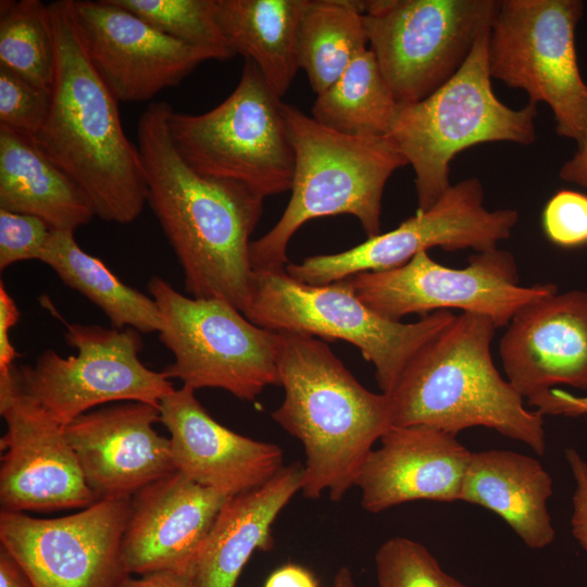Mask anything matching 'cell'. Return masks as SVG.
<instances>
[{"mask_svg": "<svg viewBox=\"0 0 587 587\" xmlns=\"http://www.w3.org/2000/svg\"><path fill=\"white\" fill-rule=\"evenodd\" d=\"M175 471L130 497L122 540L126 572L170 571L193 578L200 550L228 500Z\"/></svg>", "mask_w": 587, "mask_h": 587, "instance_id": "19", "label": "cell"}, {"mask_svg": "<svg viewBox=\"0 0 587 587\" xmlns=\"http://www.w3.org/2000/svg\"><path fill=\"white\" fill-rule=\"evenodd\" d=\"M0 66L51 91L55 48L49 4L0 1Z\"/></svg>", "mask_w": 587, "mask_h": 587, "instance_id": "30", "label": "cell"}, {"mask_svg": "<svg viewBox=\"0 0 587 587\" xmlns=\"http://www.w3.org/2000/svg\"><path fill=\"white\" fill-rule=\"evenodd\" d=\"M264 587H319V584L309 570L289 563L275 570L267 577Z\"/></svg>", "mask_w": 587, "mask_h": 587, "instance_id": "39", "label": "cell"}, {"mask_svg": "<svg viewBox=\"0 0 587 587\" xmlns=\"http://www.w3.org/2000/svg\"><path fill=\"white\" fill-rule=\"evenodd\" d=\"M52 229L42 220L0 209V270L40 259Z\"/></svg>", "mask_w": 587, "mask_h": 587, "instance_id": "34", "label": "cell"}, {"mask_svg": "<svg viewBox=\"0 0 587 587\" xmlns=\"http://www.w3.org/2000/svg\"><path fill=\"white\" fill-rule=\"evenodd\" d=\"M39 261L64 285L96 304L112 327L159 332L160 312L154 299L123 283L101 260L84 251L74 232L52 229Z\"/></svg>", "mask_w": 587, "mask_h": 587, "instance_id": "27", "label": "cell"}, {"mask_svg": "<svg viewBox=\"0 0 587 587\" xmlns=\"http://www.w3.org/2000/svg\"><path fill=\"white\" fill-rule=\"evenodd\" d=\"M565 458L576 485L573 495L572 533L587 551V463L573 448L565 450Z\"/></svg>", "mask_w": 587, "mask_h": 587, "instance_id": "36", "label": "cell"}, {"mask_svg": "<svg viewBox=\"0 0 587 587\" xmlns=\"http://www.w3.org/2000/svg\"><path fill=\"white\" fill-rule=\"evenodd\" d=\"M73 8L89 58L117 101H147L202 62L225 61L161 33L113 0H73Z\"/></svg>", "mask_w": 587, "mask_h": 587, "instance_id": "17", "label": "cell"}, {"mask_svg": "<svg viewBox=\"0 0 587 587\" xmlns=\"http://www.w3.org/2000/svg\"><path fill=\"white\" fill-rule=\"evenodd\" d=\"M580 0H499L490 26L491 78L547 103L559 136L580 143L587 126V85L578 70L575 29Z\"/></svg>", "mask_w": 587, "mask_h": 587, "instance_id": "10", "label": "cell"}, {"mask_svg": "<svg viewBox=\"0 0 587 587\" xmlns=\"http://www.w3.org/2000/svg\"><path fill=\"white\" fill-rule=\"evenodd\" d=\"M295 150L291 196L278 222L250 243L253 270H284L287 246L304 223L323 216H355L367 237L382 233V199L392 173L408 165L389 136H350L283 103Z\"/></svg>", "mask_w": 587, "mask_h": 587, "instance_id": "5", "label": "cell"}, {"mask_svg": "<svg viewBox=\"0 0 587 587\" xmlns=\"http://www.w3.org/2000/svg\"><path fill=\"white\" fill-rule=\"evenodd\" d=\"M245 316L272 332H292L341 339L355 346L375 367L377 384L388 394L413 354L455 317L436 311L415 323L387 320L355 295L348 278L309 285L286 270H253Z\"/></svg>", "mask_w": 587, "mask_h": 587, "instance_id": "7", "label": "cell"}, {"mask_svg": "<svg viewBox=\"0 0 587 587\" xmlns=\"http://www.w3.org/2000/svg\"><path fill=\"white\" fill-rule=\"evenodd\" d=\"M159 411L176 471L197 484L232 497L261 487L284 466L280 447L228 429L189 387L165 396Z\"/></svg>", "mask_w": 587, "mask_h": 587, "instance_id": "21", "label": "cell"}, {"mask_svg": "<svg viewBox=\"0 0 587 587\" xmlns=\"http://www.w3.org/2000/svg\"><path fill=\"white\" fill-rule=\"evenodd\" d=\"M51 105V91L0 66V125L34 138Z\"/></svg>", "mask_w": 587, "mask_h": 587, "instance_id": "33", "label": "cell"}, {"mask_svg": "<svg viewBox=\"0 0 587 587\" xmlns=\"http://www.w3.org/2000/svg\"><path fill=\"white\" fill-rule=\"evenodd\" d=\"M161 33L190 46L221 53H236L218 21L217 0H113Z\"/></svg>", "mask_w": 587, "mask_h": 587, "instance_id": "31", "label": "cell"}, {"mask_svg": "<svg viewBox=\"0 0 587 587\" xmlns=\"http://www.w3.org/2000/svg\"><path fill=\"white\" fill-rule=\"evenodd\" d=\"M0 587H35L16 560L0 546Z\"/></svg>", "mask_w": 587, "mask_h": 587, "instance_id": "42", "label": "cell"}, {"mask_svg": "<svg viewBox=\"0 0 587 587\" xmlns=\"http://www.w3.org/2000/svg\"><path fill=\"white\" fill-rule=\"evenodd\" d=\"M489 35L490 28L446 84L421 101L398 105L387 136L413 168L416 212L430 209L450 188V163L466 148L496 141L529 146L536 140V104L512 109L494 93Z\"/></svg>", "mask_w": 587, "mask_h": 587, "instance_id": "6", "label": "cell"}, {"mask_svg": "<svg viewBox=\"0 0 587 587\" xmlns=\"http://www.w3.org/2000/svg\"><path fill=\"white\" fill-rule=\"evenodd\" d=\"M499 354L507 380L526 400L557 385L587 390V291H557L521 309Z\"/></svg>", "mask_w": 587, "mask_h": 587, "instance_id": "20", "label": "cell"}, {"mask_svg": "<svg viewBox=\"0 0 587 587\" xmlns=\"http://www.w3.org/2000/svg\"><path fill=\"white\" fill-rule=\"evenodd\" d=\"M302 477L303 465H284L261 487L228 498L198 555L196 587H235L253 551L272 547V524L301 490Z\"/></svg>", "mask_w": 587, "mask_h": 587, "instance_id": "23", "label": "cell"}, {"mask_svg": "<svg viewBox=\"0 0 587 587\" xmlns=\"http://www.w3.org/2000/svg\"><path fill=\"white\" fill-rule=\"evenodd\" d=\"M398 105L374 53L367 48L333 85L317 95L312 117L350 136H387Z\"/></svg>", "mask_w": 587, "mask_h": 587, "instance_id": "29", "label": "cell"}, {"mask_svg": "<svg viewBox=\"0 0 587 587\" xmlns=\"http://www.w3.org/2000/svg\"><path fill=\"white\" fill-rule=\"evenodd\" d=\"M130 498L98 500L54 519L1 510L0 546L35 587H118Z\"/></svg>", "mask_w": 587, "mask_h": 587, "instance_id": "15", "label": "cell"}, {"mask_svg": "<svg viewBox=\"0 0 587 587\" xmlns=\"http://www.w3.org/2000/svg\"><path fill=\"white\" fill-rule=\"evenodd\" d=\"M0 209L75 232L96 216L82 189L29 136L0 125Z\"/></svg>", "mask_w": 587, "mask_h": 587, "instance_id": "25", "label": "cell"}, {"mask_svg": "<svg viewBox=\"0 0 587 587\" xmlns=\"http://www.w3.org/2000/svg\"><path fill=\"white\" fill-rule=\"evenodd\" d=\"M332 587H355L352 573L348 567L342 566L337 571Z\"/></svg>", "mask_w": 587, "mask_h": 587, "instance_id": "43", "label": "cell"}, {"mask_svg": "<svg viewBox=\"0 0 587 587\" xmlns=\"http://www.w3.org/2000/svg\"><path fill=\"white\" fill-rule=\"evenodd\" d=\"M301 5L302 0H217L218 21L230 48L255 64L279 98L300 68Z\"/></svg>", "mask_w": 587, "mask_h": 587, "instance_id": "26", "label": "cell"}, {"mask_svg": "<svg viewBox=\"0 0 587 587\" xmlns=\"http://www.w3.org/2000/svg\"><path fill=\"white\" fill-rule=\"evenodd\" d=\"M359 1L302 0L297 27L299 67L320 95L367 48Z\"/></svg>", "mask_w": 587, "mask_h": 587, "instance_id": "28", "label": "cell"}, {"mask_svg": "<svg viewBox=\"0 0 587 587\" xmlns=\"http://www.w3.org/2000/svg\"><path fill=\"white\" fill-rule=\"evenodd\" d=\"M354 483L371 513L414 501H460L472 455L455 435L427 426H391Z\"/></svg>", "mask_w": 587, "mask_h": 587, "instance_id": "22", "label": "cell"}, {"mask_svg": "<svg viewBox=\"0 0 587 587\" xmlns=\"http://www.w3.org/2000/svg\"><path fill=\"white\" fill-rule=\"evenodd\" d=\"M166 122L176 151L197 173L240 183L263 199L291 189L295 150L283 102L252 61L218 105L202 114L171 109Z\"/></svg>", "mask_w": 587, "mask_h": 587, "instance_id": "8", "label": "cell"}, {"mask_svg": "<svg viewBox=\"0 0 587 587\" xmlns=\"http://www.w3.org/2000/svg\"><path fill=\"white\" fill-rule=\"evenodd\" d=\"M371 50L398 103L446 84L490 28L499 0L359 1Z\"/></svg>", "mask_w": 587, "mask_h": 587, "instance_id": "11", "label": "cell"}, {"mask_svg": "<svg viewBox=\"0 0 587 587\" xmlns=\"http://www.w3.org/2000/svg\"><path fill=\"white\" fill-rule=\"evenodd\" d=\"M359 299L378 315L399 322L408 314L459 309L508 326L524 307L558 291L553 284H520L514 257L505 250L476 252L452 268L419 252L408 263L348 277Z\"/></svg>", "mask_w": 587, "mask_h": 587, "instance_id": "13", "label": "cell"}, {"mask_svg": "<svg viewBox=\"0 0 587 587\" xmlns=\"http://www.w3.org/2000/svg\"><path fill=\"white\" fill-rule=\"evenodd\" d=\"M118 587H196L193 578L170 571L153 572L134 578L128 575Z\"/></svg>", "mask_w": 587, "mask_h": 587, "instance_id": "40", "label": "cell"}, {"mask_svg": "<svg viewBox=\"0 0 587 587\" xmlns=\"http://www.w3.org/2000/svg\"><path fill=\"white\" fill-rule=\"evenodd\" d=\"M65 341L77 353L67 358L48 349L34 365L16 369L22 389L63 426L79 415L116 402L159 408L175 388L164 373L139 359L140 332L65 323Z\"/></svg>", "mask_w": 587, "mask_h": 587, "instance_id": "12", "label": "cell"}, {"mask_svg": "<svg viewBox=\"0 0 587 587\" xmlns=\"http://www.w3.org/2000/svg\"><path fill=\"white\" fill-rule=\"evenodd\" d=\"M552 478L532 457L510 450L472 452L460 501L499 515L530 549L548 547L555 538L548 500Z\"/></svg>", "mask_w": 587, "mask_h": 587, "instance_id": "24", "label": "cell"}, {"mask_svg": "<svg viewBox=\"0 0 587 587\" xmlns=\"http://www.w3.org/2000/svg\"><path fill=\"white\" fill-rule=\"evenodd\" d=\"M519 221L513 209L488 210L477 177L465 178L450 188L427 211L403 221L397 228L335 254L289 263L286 272L309 285H325L364 272H383L408 263L419 252L439 247L447 251L498 248Z\"/></svg>", "mask_w": 587, "mask_h": 587, "instance_id": "14", "label": "cell"}, {"mask_svg": "<svg viewBox=\"0 0 587 587\" xmlns=\"http://www.w3.org/2000/svg\"><path fill=\"white\" fill-rule=\"evenodd\" d=\"M540 414L576 417L587 415V396H575L559 388L549 389L527 400Z\"/></svg>", "mask_w": 587, "mask_h": 587, "instance_id": "37", "label": "cell"}, {"mask_svg": "<svg viewBox=\"0 0 587 587\" xmlns=\"http://www.w3.org/2000/svg\"><path fill=\"white\" fill-rule=\"evenodd\" d=\"M158 422V407L125 401L88 411L64 426L97 500L130 498L176 471L170 438L153 428Z\"/></svg>", "mask_w": 587, "mask_h": 587, "instance_id": "18", "label": "cell"}, {"mask_svg": "<svg viewBox=\"0 0 587 587\" xmlns=\"http://www.w3.org/2000/svg\"><path fill=\"white\" fill-rule=\"evenodd\" d=\"M20 320V311L9 295L3 282L0 283V375L8 374L13 367L17 352L11 340L10 330Z\"/></svg>", "mask_w": 587, "mask_h": 587, "instance_id": "38", "label": "cell"}, {"mask_svg": "<svg viewBox=\"0 0 587 587\" xmlns=\"http://www.w3.org/2000/svg\"><path fill=\"white\" fill-rule=\"evenodd\" d=\"M0 503L10 512L85 509L89 489L64 426L21 387L16 369L0 375Z\"/></svg>", "mask_w": 587, "mask_h": 587, "instance_id": "16", "label": "cell"}, {"mask_svg": "<svg viewBox=\"0 0 587 587\" xmlns=\"http://www.w3.org/2000/svg\"><path fill=\"white\" fill-rule=\"evenodd\" d=\"M577 146L573 158L562 165L560 177L565 182L587 187V126L584 138Z\"/></svg>", "mask_w": 587, "mask_h": 587, "instance_id": "41", "label": "cell"}, {"mask_svg": "<svg viewBox=\"0 0 587 587\" xmlns=\"http://www.w3.org/2000/svg\"><path fill=\"white\" fill-rule=\"evenodd\" d=\"M542 227L548 239L558 246L587 243V196L572 190L553 195L545 205Z\"/></svg>", "mask_w": 587, "mask_h": 587, "instance_id": "35", "label": "cell"}, {"mask_svg": "<svg viewBox=\"0 0 587 587\" xmlns=\"http://www.w3.org/2000/svg\"><path fill=\"white\" fill-rule=\"evenodd\" d=\"M147 287L160 312L159 339L174 355L162 371L167 378L248 401L280 385L276 332L253 324L225 300L187 297L160 276Z\"/></svg>", "mask_w": 587, "mask_h": 587, "instance_id": "9", "label": "cell"}, {"mask_svg": "<svg viewBox=\"0 0 587 587\" xmlns=\"http://www.w3.org/2000/svg\"><path fill=\"white\" fill-rule=\"evenodd\" d=\"M171 109L165 101L152 102L137 124L147 203L183 268L186 291L225 300L243 313L253 271L250 237L263 198L240 183L193 171L170 137Z\"/></svg>", "mask_w": 587, "mask_h": 587, "instance_id": "1", "label": "cell"}, {"mask_svg": "<svg viewBox=\"0 0 587 587\" xmlns=\"http://www.w3.org/2000/svg\"><path fill=\"white\" fill-rule=\"evenodd\" d=\"M496 329L490 317L462 312L425 342L385 394L392 426H427L455 436L483 426L542 455V414L525 407L492 362Z\"/></svg>", "mask_w": 587, "mask_h": 587, "instance_id": "4", "label": "cell"}, {"mask_svg": "<svg viewBox=\"0 0 587 587\" xmlns=\"http://www.w3.org/2000/svg\"><path fill=\"white\" fill-rule=\"evenodd\" d=\"M285 397L272 419L301 441V491L339 501L354 486L373 445L392 426L385 394L361 385L327 344L308 334L276 332Z\"/></svg>", "mask_w": 587, "mask_h": 587, "instance_id": "3", "label": "cell"}, {"mask_svg": "<svg viewBox=\"0 0 587 587\" xmlns=\"http://www.w3.org/2000/svg\"><path fill=\"white\" fill-rule=\"evenodd\" d=\"M375 565L378 587H471L446 573L426 547L407 537L384 541Z\"/></svg>", "mask_w": 587, "mask_h": 587, "instance_id": "32", "label": "cell"}, {"mask_svg": "<svg viewBox=\"0 0 587 587\" xmlns=\"http://www.w3.org/2000/svg\"><path fill=\"white\" fill-rule=\"evenodd\" d=\"M49 10L55 48L51 105L33 139L87 196L96 216L128 224L148 198L139 149L125 135L118 101L89 58L73 0L54 1Z\"/></svg>", "mask_w": 587, "mask_h": 587, "instance_id": "2", "label": "cell"}]
</instances>
